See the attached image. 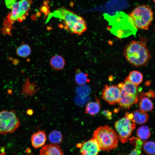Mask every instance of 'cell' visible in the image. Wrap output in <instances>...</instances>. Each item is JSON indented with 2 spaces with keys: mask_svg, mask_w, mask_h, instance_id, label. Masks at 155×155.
Wrapping results in <instances>:
<instances>
[{
  "mask_svg": "<svg viewBox=\"0 0 155 155\" xmlns=\"http://www.w3.org/2000/svg\"><path fill=\"white\" fill-rule=\"evenodd\" d=\"M143 96H146L148 98H155V92L152 90H149L147 93L143 94Z\"/></svg>",
  "mask_w": 155,
  "mask_h": 155,
  "instance_id": "obj_28",
  "label": "cell"
},
{
  "mask_svg": "<svg viewBox=\"0 0 155 155\" xmlns=\"http://www.w3.org/2000/svg\"><path fill=\"white\" fill-rule=\"evenodd\" d=\"M20 124L16 112L13 110L0 111V135L14 132Z\"/></svg>",
  "mask_w": 155,
  "mask_h": 155,
  "instance_id": "obj_8",
  "label": "cell"
},
{
  "mask_svg": "<svg viewBox=\"0 0 155 155\" xmlns=\"http://www.w3.org/2000/svg\"><path fill=\"white\" fill-rule=\"evenodd\" d=\"M100 109V104L97 100L95 102H90L88 103L85 108V113L92 115L97 114Z\"/></svg>",
  "mask_w": 155,
  "mask_h": 155,
  "instance_id": "obj_16",
  "label": "cell"
},
{
  "mask_svg": "<svg viewBox=\"0 0 155 155\" xmlns=\"http://www.w3.org/2000/svg\"><path fill=\"white\" fill-rule=\"evenodd\" d=\"M120 89L118 103L122 107L129 108L133 104H137L141 97V88L129 81L127 77L123 83L118 85Z\"/></svg>",
  "mask_w": 155,
  "mask_h": 155,
  "instance_id": "obj_6",
  "label": "cell"
},
{
  "mask_svg": "<svg viewBox=\"0 0 155 155\" xmlns=\"http://www.w3.org/2000/svg\"><path fill=\"white\" fill-rule=\"evenodd\" d=\"M48 138L51 143L57 144L61 142L63 137L60 132L55 130L51 131L49 133Z\"/></svg>",
  "mask_w": 155,
  "mask_h": 155,
  "instance_id": "obj_21",
  "label": "cell"
},
{
  "mask_svg": "<svg viewBox=\"0 0 155 155\" xmlns=\"http://www.w3.org/2000/svg\"><path fill=\"white\" fill-rule=\"evenodd\" d=\"M101 113L104 115L106 116L108 119H111L112 114L111 112L108 110H103Z\"/></svg>",
  "mask_w": 155,
  "mask_h": 155,
  "instance_id": "obj_27",
  "label": "cell"
},
{
  "mask_svg": "<svg viewBox=\"0 0 155 155\" xmlns=\"http://www.w3.org/2000/svg\"><path fill=\"white\" fill-rule=\"evenodd\" d=\"M50 63L51 67L54 69L59 70L64 67L65 61L64 58L59 55H55L51 59Z\"/></svg>",
  "mask_w": 155,
  "mask_h": 155,
  "instance_id": "obj_15",
  "label": "cell"
},
{
  "mask_svg": "<svg viewBox=\"0 0 155 155\" xmlns=\"http://www.w3.org/2000/svg\"><path fill=\"white\" fill-rule=\"evenodd\" d=\"M154 1V2L155 3V0H153Z\"/></svg>",
  "mask_w": 155,
  "mask_h": 155,
  "instance_id": "obj_32",
  "label": "cell"
},
{
  "mask_svg": "<svg viewBox=\"0 0 155 155\" xmlns=\"http://www.w3.org/2000/svg\"><path fill=\"white\" fill-rule=\"evenodd\" d=\"M132 113L133 118L131 122L133 123L142 124L146 123L148 120V114L140 109L136 110Z\"/></svg>",
  "mask_w": 155,
  "mask_h": 155,
  "instance_id": "obj_14",
  "label": "cell"
},
{
  "mask_svg": "<svg viewBox=\"0 0 155 155\" xmlns=\"http://www.w3.org/2000/svg\"><path fill=\"white\" fill-rule=\"evenodd\" d=\"M77 147L80 149L81 154L84 155H97L101 150L99 145L94 139L77 144Z\"/></svg>",
  "mask_w": 155,
  "mask_h": 155,
  "instance_id": "obj_11",
  "label": "cell"
},
{
  "mask_svg": "<svg viewBox=\"0 0 155 155\" xmlns=\"http://www.w3.org/2000/svg\"><path fill=\"white\" fill-rule=\"evenodd\" d=\"M127 118L125 117L117 121L115 127L119 135L118 138L123 143L128 141L133 131L136 127V125Z\"/></svg>",
  "mask_w": 155,
  "mask_h": 155,
  "instance_id": "obj_9",
  "label": "cell"
},
{
  "mask_svg": "<svg viewBox=\"0 0 155 155\" xmlns=\"http://www.w3.org/2000/svg\"><path fill=\"white\" fill-rule=\"evenodd\" d=\"M0 152L1 154H5V148L4 147H2L0 148Z\"/></svg>",
  "mask_w": 155,
  "mask_h": 155,
  "instance_id": "obj_30",
  "label": "cell"
},
{
  "mask_svg": "<svg viewBox=\"0 0 155 155\" xmlns=\"http://www.w3.org/2000/svg\"><path fill=\"white\" fill-rule=\"evenodd\" d=\"M139 106L140 110L145 112L151 111L154 108L151 101L147 97L143 96L141 98Z\"/></svg>",
  "mask_w": 155,
  "mask_h": 155,
  "instance_id": "obj_17",
  "label": "cell"
},
{
  "mask_svg": "<svg viewBox=\"0 0 155 155\" xmlns=\"http://www.w3.org/2000/svg\"><path fill=\"white\" fill-rule=\"evenodd\" d=\"M127 78L131 82L137 86L141 83L143 79L142 74L137 71L130 72Z\"/></svg>",
  "mask_w": 155,
  "mask_h": 155,
  "instance_id": "obj_18",
  "label": "cell"
},
{
  "mask_svg": "<svg viewBox=\"0 0 155 155\" xmlns=\"http://www.w3.org/2000/svg\"><path fill=\"white\" fill-rule=\"evenodd\" d=\"M124 55L130 63L137 67L146 65L151 57L146 42L142 40L129 42L125 49Z\"/></svg>",
  "mask_w": 155,
  "mask_h": 155,
  "instance_id": "obj_3",
  "label": "cell"
},
{
  "mask_svg": "<svg viewBox=\"0 0 155 155\" xmlns=\"http://www.w3.org/2000/svg\"><path fill=\"white\" fill-rule=\"evenodd\" d=\"M131 142L135 147L129 155H140L144 143L142 140L135 137H132L130 140Z\"/></svg>",
  "mask_w": 155,
  "mask_h": 155,
  "instance_id": "obj_19",
  "label": "cell"
},
{
  "mask_svg": "<svg viewBox=\"0 0 155 155\" xmlns=\"http://www.w3.org/2000/svg\"><path fill=\"white\" fill-rule=\"evenodd\" d=\"M50 15L62 21V28L71 34L80 35L87 29L83 18L64 7L57 9Z\"/></svg>",
  "mask_w": 155,
  "mask_h": 155,
  "instance_id": "obj_2",
  "label": "cell"
},
{
  "mask_svg": "<svg viewBox=\"0 0 155 155\" xmlns=\"http://www.w3.org/2000/svg\"><path fill=\"white\" fill-rule=\"evenodd\" d=\"M103 15L108 22L109 31L113 35L120 38L136 35L137 29L129 15L122 11H117L113 16L106 13Z\"/></svg>",
  "mask_w": 155,
  "mask_h": 155,
  "instance_id": "obj_1",
  "label": "cell"
},
{
  "mask_svg": "<svg viewBox=\"0 0 155 155\" xmlns=\"http://www.w3.org/2000/svg\"><path fill=\"white\" fill-rule=\"evenodd\" d=\"M26 152L27 153H29L31 151V150L29 148H27L26 149Z\"/></svg>",
  "mask_w": 155,
  "mask_h": 155,
  "instance_id": "obj_31",
  "label": "cell"
},
{
  "mask_svg": "<svg viewBox=\"0 0 155 155\" xmlns=\"http://www.w3.org/2000/svg\"><path fill=\"white\" fill-rule=\"evenodd\" d=\"M79 89L78 90V94L80 96L82 97H86L90 94V89L88 86L83 87Z\"/></svg>",
  "mask_w": 155,
  "mask_h": 155,
  "instance_id": "obj_25",
  "label": "cell"
},
{
  "mask_svg": "<svg viewBox=\"0 0 155 155\" xmlns=\"http://www.w3.org/2000/svg\"><path fill=\"white\" fill-rule=\"evenodd\" d=\"M120 89L117 85H106L101 95L102 98L111 105L118 103Z\"/></svg>",
  "mask_w": 155,
  "mask_h": 155,
  "instance_id": "obj_10",
  "label": "cell"
},
{
  "mask_svg": "<svg viewBox=\"0 0 155 155\" xmlns=\"http://www.w3.org/2000/svg\"><path fill=\"white\" fill-rule=\"evenodd\" d=\"M137 29L148 30L153 20V13L148 5L136 6L129 15Z\"/></svg>",
  "mask_w": 155,
  "mask_h": 155,
  "instance_id": "obj_7",
  "label": "cell"
},
{
  "mask_svg": "<svg viewBox=\"0 0 155 155\" xmlns=\"http://www.w3.org/2000/svg\"><path fill=\"white\" fill-rule=\"evenodd\" d=\"M144 152L149 155L155 154V142L149 141L146 142L143 144Z\"/></svg>",
  "mask_w": 155,
  "mask_h": 155,
  "instance_id": "obj_24",
  "label": "cell"
},
{
  "mask_svg": "<svg viewBox=\"0 0 155 155\" xmlns=\"http://www.w3.org/2000/svg\"><path fill=\"white\" fill-rule=\"evenodd\" d=\"M33 113V111L31 109H28L26 111L27 114L30 115H32Z\"/></svg>",
  "mask_w": 155,
  "mask_h": 155,
  "instance_id": "obj_29",
  "label": "cell"
},
{
  "mask_svg": "<svg viewBox=\"0 0 155 155\" xmlns=\"http://www.w3.org/2000/svg\"><path fill=\"white\" fill-rule=\"evenodd\" d=\"M17 54L20 57H26L31 54V49L30 46L27 44H23L18 47L16 51Z\"/></svg>",
  "mask_w": 155,
  "mask_h": 155,
  "instance_id": "obj_23",
  "label": "cell"
},
{
  "mask_svg": "<svg viewBox=\"0 0 155 155\" xmlns=\"http://www.w3.org/2000/svg\"><path fill=\"white\" fill-rule=\"evenodd\" d=\"M75 79L76 83L79 85H83L88 82L87 75L79 69L75 71Z\"/></svg>",
  "mask_w": 155,
  "mask_h": 155,
  "instance_id": "obj_22",
  "label": "cell"
},
{
  "mask_svg": "<svg viewBox=\"0 0 155 155\" xmlns=\"http://www.w3.org/2000/svg\"><path fill=\"white\" fill-rule=\"evenodd\" d=\"M92 138L98 142L101 150L108 152L117 148L118 135L111 127L105 125L100 126L94 131Z\"/></svg>",
  "mask_w": 155,
  "mask_h": 155,
  "instance_id": "obj_5",
  "label": "cell"
},
{
  "mask_svg": "<svg viewBox=\"0 0 155 155\" xmlns=\"http://www.w3.org/2000/svg\"><path fill=\"white\" fill-rule=\"evenodd\" d=\"M46 140V135L43 131H39L34 133L31 138V144L35 148H38L44 146Z\"/></svg>",
  "mask_w": 155,
  "mask_h": 155,
  "instance_id": "obj_13",
  "label": "cell"
},
{
  "mask_svg": "<svg viewBox=\"0 0 155 155\" xmlns=\"http://www.w3.org/2000/svg\"><path fill=\"white\" fill-rule=\"evenodd\" d=\"M17 0H5V3L7 8L11 9Z\"/></svg>",
  "mask_w": 155,
  "mask_h": 155,
  "instance_id": "obj_26",
  "label": "cell"
},
{
  "mask_svg": "<svg viewBox=\"0 0 155 155\" xmlns=\"http://www.w3.org/2000/svg\"><path fill=\"white\" fill-rule=\"evenodd\" d=\"M40 155H63L64 154L60 146L53 144H46L40 150Z\"/></svg>",
  "mask_w": 155,
  "mask_h": 155,
  "instance_id": "obj_12",
  "label": "cell"
},
{
  "mask_svg": "<svg viewBox=\"0 0 155 155\" xmlns=\"http://www.w3.org/2000/svg\"><path fill=\"white\" fill-rule=\"evenodd\" d=\"M150 132L149 127L147 126L140 127L137 131V135L138 138L142 141L147 140L150 135Z\"/></svg>",
  "mask_w": 155,
  "mask_h": 155,
  "instance_id": "obj_20",
  "label": "cell"
},
{
  "mask_svg": "<svg viewBox=\"0 0 155 155\" xmlns=\"http://www.w3.org/2000/svg\"><path fill=\"white\" fill-rule=\"evenodd\" d=\"M32 3V0H20L14 4L4 22L3 33L10 34L12 26L16 21L21 22L25 20Z\"/></svg>",
  "mask_w": 155,
  "mask_h": 155,
  "instance_id": "obj_4",
  "label": "cell"
}]
</instances>
